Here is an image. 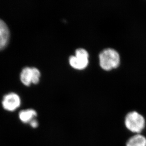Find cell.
<instances>
[{
	"label": "cell",
	"mask_w": 146,
	"mask_h": 146,
	"mask_svg": "<svg viewBox=\"0 0 146 146\" xmlns=\"http://www.w3.org/2000/svg\"><path fill=\"white\" fill-rule=\"evenodd\" d=\"M10 38V30L7 24L0 19V50L8 45Z\"/></svg>",
	"instance_id": "obj_5"
},
{
	"label": "cell",
	"mask_w": 146,
	"mask_h": 146,
	"mask_svg": "<svg viewBox=\"0 0 146 146\" xmlns=\"http://www.w3.org/2000/svg\"><path fill=\"white\" fill-rule=\"evenodd\" d=\"M124 123L131 132L139 134L145 128L146 121L144 117L136 111H132L126 115Z\"/></svg>",
	"instance_id": "obj_2"
},
{
	"label": "cell",
	"mask_w": 146,
	"mask_h": 146,
	"mask_svg": "<svg viewBox=\"0 0 146 146\" xmlns=\"http://www.w3.org/2000/svg\"><path fill=\"white\" fill-rule=\"evenodd\" d=\"M29 124L31 125V126L33 128H36L38 126V121L35 119L32 120V121H31L29 123Z\"/></svg>",
	"instance_id": "obj_10"
},
{
	"label": "cell",
	"mask_w": 146,
	"mask_h": 146,
	"mask_svg": "<svg viewBox=\"0 0 146 146\" xmlns=\"http://www.w3.org/2000/svg\"><path fill=\"white\" fill-rule=\"evenodd\" d=\"M21 103L19 96L13 92L10 93L4 96L2 101L3 108L9 111L15 110L20 106Z\"/></svg>",
	"instance_id": "obj_4"
},
{
	"label": "cell",
	"mask_w": 146,
	"mask_h": 146,
	"mask_svg": "<svg viewBox=\"0 0 146 146\" xmlns=\"http://www.w3.org/2000/svg\"><path fill=\"white\" fill-rule=\"evenodd\" d=\"M126 146H146V138L143 135L137 134L127 141Z\"/></svg>",
	"instance_id": "obj_6"
},
{
	"label": "cell",
	"mask_w": 146,
	"mask_h": 146,
	"mask_svg": "<svg viewBox=\"0 0 146 146\" xmlns=\"http://www.w3.org/2000/svg\"><path fill=\"white\" fill-rule=\"evenodd\" d=\"M41 73L38 69L36 67H32V80L31 82L37 84L40 80Z\"/></svg>",
	"instance_id": "obj_9"
},
{
	"label": "cell",
	"mask_w": 146,
	"mask_h": 146,
	"mask_svg": "<svg viewBox=\"0 0 146 146\" xmlns=\"http://www.w3.org/2000/svg\"><path fill=\"white\" fill-rule=\"evenodd\" d=\"M21 80L26 86L31 85L32 80V67H25L22 69L20 75Z\"/></svg>",
	"instance_id": "obj_8"
},
{
	"label": "cell",
	"mask_w": 146,
	"mask_h": 146,
	"mask_svg": "<svg viewBox=\"0 0 146 146\" xmlns=\"http://www.w3.org/2000/svg\"><path fill=\"white\" fill-rule=\"evenodd\" d=\"M69 63L74 69H85L88 65V52L84 49H77L75 52V55L69 57Z\"/></svg>",
	"instance_id": "obj_3"
},
{
	"label": "cell",
	"mask_w": 146,
	"mask_h": 146,
	"mask_svg": "<svg viewBox=\"0 0 146 146\" xmlns=\"http://www.w3.org/2000/svg\"><path fill=\"white\" fill-rule=\"evenodd\" d=\"M100 65L105 70H109L118 67L120 64V56L113 49H105L99 56Z\"/></svg>",
	"instance_id": "obj_1"
},
{
	"label": "cell",
	"mask_w": 146,
	"mask_h": 146,
	"mask_svg": "<svg viewBox=\"0 0 146 146\" xmlns=\"http://www.w3.org/2000/svg\"><path fill=\"white\" fill-rule=\"evenodd\" d=\"M37 116L36 111L33 109H27L21 111L19 113V118L21 121L25 123H30Z\"/></svg>",
	"instance_id": "obj_7"
}]
</instances>
